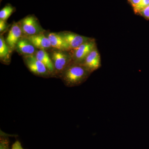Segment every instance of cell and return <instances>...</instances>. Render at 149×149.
<instances>
[{
    "instance_id": "cell-1",
    "label": "cell",
    "mask_w": 149,
    "mask_h": 149,
    "mask_svg": "<svg viewBox=\"0 0 149 149\" xmlns=\"http://www.w3.org/2000/svg\"><path fill=\"white\" fill-rule=\"evenodd\" d=\"M90 73L83 64L73 63L70 65L63 72V79L67 85L72 87L84 82Z\"/></svg>"
},
{
    "instance_id": "cell-2",
    "label": "cell",
    "mask_w": 149,
    "mask_h": 149,
    "mask_svg": "<svg viewBox=\"0 0 149 149\" xmlns=\"http://www.w3.org/2000/svg\"><path fill=\"white\" fill-rule=\"evenodd\" d=\"M20 25L22 34L26 37L41 34L43 31L37 19L33 15H28L24 17L21 20Z\"/></svg>"
},
{
    "instance_id": "cell-3",
    "label": "cell",
    "mask_w": 149,
    "mask_h": 149,
    "mask_svg": "<svg viewBox=\"0 0 149 149\" xmlns=\"http://www.w3.org/2000/svg\"><path fill=\"white\" fill-rule=\"evenodd\" d=\"M65 51H55L52 53V61L54 69L58 72L63 73L70 65L72 60L70 56Z\"/></svg>"
},
{
    "instance_id": "cell-4",
    "label": "cell",
    "mask_w": 149,
    "mask_h": 149,
    "mask_svg": "<svg viewBox=\"0 0 149 149\" xmlns=\"http://www.w3.org/2000/svg\"><path fill=\"white\" fill-rule=\"evenodd\" d=\"M95 48V42L91 40L72 50L73 53L71 58L74 63L83 64L85 58Z\"/></svg>"
},
{
    "instance_id": "cell-5",
    "label": "cell",
    "mask_w": 149,
    "mask_h": 149,
    "mask_svg": "<svg viewBox=\"0 0 149 149\" xmlns=\"http://www.w3.org/2000/svg\"><path fill=\"white\" fill-rule=\"evenodd\" d=\"M24 60L28 69L34 74L45 76L50 72L45 65L37 59L35 55L25 56Z\"/></svg>"
},
{
    "instance_id": "cell-6",
    "label": "cell",
    "mask_w": 149,
    "mask_h": 149,
    "mask_svg": "<svg viewBox=\"0 0 149 149\" xmlns=\"http://www.w3.org/2000/svg\"><path fill=\"white\" fill-rule=\"evenodd\" d=\"M60 34L69 46L70 50L76 49L83 43L91 40L88 37L72 32H64L60 33Z\"/></svg>"
},
{
    "instance_id": "cell-7",
    "label": "cell",
    "mask_w": 149,
    "mask_h": 149,
    "mask_svg": "<svg viewBox=\"0 0 149 149\" xmlns=\"http://www.w3.org/2000/svg\"><path fill=\"white\" fill-rule=\"evenodd\" d=\"M83 64L91 72L98 69L100 67V57L96 48L89 54L84 61Z\"/></svg>"
},
{
    "instance_id": "cell-8",
    "label": "cell",
    "mask_w": 149,
    "mask_h": 149,
    "mask_svg": "<svg viewBox=\"0 0 149 149\" xmlns=\"http://www.w3.org/2000/svg\"><path fill=\"white\" fill-rule=\"evenodd\" d=\"M22 32L21 26L17 23H14L9 32L6 39V43L11 49L16 47L17 43L21 38Z\"/></svg>"
},
{
    "instance_id": "cell-9",
    "label": "cell",
    "mask_w": 149,
    "mask_h": 149,
    "mask_svg": "<svg viewBox=\"0 0 149 149\" xmlns=\"http://www.w3.org/2000/svg\"><path fill=\"white\" fill-rule=\"evenodd\" d=\"M35 48L40 50H45L52 47L51 42L48 37L42 33L38 35L25 37Z\"/></svg>"
},
{
    "instance_id": "cell-10",
    "label": "cell",
    "mask_w": 149,
    "mask_h": 149,
    "mask_svg": "<svg viewBox=\"0 0 149 149\" xmlns=\"http://www.w3.org/2000/svg\"><path fill=\"white\" fill-rule=\"evenodd\" d=\"M48 38L51 42V45L53 47L58 50H69V46L66 44L60 34L51 33L48 35Z\"/></svg>"
},
{
    "instance_id": "cell-11",
    "label": "cell",
    "mask_w": 149,
    "mask_h": 149,
    "mask_svg": "<svg viewBox=\"0 0 149 149\" xmlns=\"http://www.w3.org/2000/svg\"><path fill=\"white\" fill-rule=\"evenodd\" d=\"M16 47L19 53L26 56L34 54L35 51V47L25 37L19 39Z\"/></svg>"
},
{
    "instance_id": "cell-12",
    "label": "cell",
    "mask_w": 149,
    "mask_h": 149,
    "mask_svg": "<svg viewBox=\"0 0 149 149\" xmlns=\"http://www.w3.org/2000/svg\"><path fill=\"white\" fill-rule=\"evenodd\" d=\"M35 56L37 59L45 65L49 72H54L55 69L53 63L52 59L45 50H40L37 51Z\"/></svg>"
},
{
    "instance_id": "cell-13",
    "label": "cell",
    "mask_w": 149,
    "mask_h": 149,
    "mask_svg": "<svg viewBox=\"0 0 149 149\" xmlns=\"http://www.w3.org/2000/svg\"><path fill=\"white\" fill-rule=\"evenodd\" d=\"M15 10V8L8 4L1 10L0 11V19L5 21L12 14Z\"/></svg>"
},
{
    "instance_id": "cell-14",
    "label": "cell",
    "mask_w": 149,
    "mask_h": 149,
    "mask_svg": "<svg viewBox=\"0 0 149 149\" xmlns=\"http://www.w3.org/2000/svg\"><path fill=\"white\" fill-rule=\"evenodd\" d=\"M8 45L3 38L1 36L0 38V57L1 59L5 60L8 58L9 54V49Z\"/></svg>"
},
{
    "instance_id": "cell-15",
    "label": "cell",
    "mask_w": 149,
    "mask_h": 149,
    "mask_svg": "<svg viewBox=\"0 0 149 149\" xmlns=\"http://www.w3.org/2000/svg\"><path fill=\"white\" fill-rule=\"evenodd\" d=\"M149 5V0H141L139 4L133 8L135 12L140 13L144 9L146 8Z\"/></svg>"
},
{
    "instance_id": "cell-16",
    "label": "cell",
    "mask_w": 149,
    "mask_h": 149,
    "mask_svg": "<svg viewBox=\"0 0 149 149\" xmlns=\"http://www.w3.org/2000/svg\"><path fill=\"white\" fill-rule=\"evenodd\" d=\"M10 141L8 138L1 135L0 138V149H9Z\"/></svg>"
},
{
    "instance_id": "cell-17",
    "label": "cell",
    "mask_w": 149,
    "mask_h": 149,
    "mask_svg": "<svg viewBox=\"0 0 149 149\" xmlns=\"http://www.w3.org/2000/svg\"><path fill=\"white\" fill-rule=\"evenodd\" d=\"M140 13L146 18L149 19V5L144 9Z\"/></svg>"
},
{
    "instance_id": "cell-18",
    "label": "cell",
    "mask_w": 149,
    "mask_h": 149,
    "mask_svg": "<svg viewBox=\"0 0 149 149\" xmlns=\"http://www.w3.org/2000/svg\"><path fill=\"white\" fill-rule=\"evenodd\" d=\"M11 149H25L22 147L21 143L19 141H17L14 143Z\"/></svg>"
},
{
    "instance_id": "cell-19",
    "label": "cell",
    "mask_w": 149,
    "mask_h": 149,
    "mask_svg": "<svg viewBox=\"0 0 149 149\" xmlns=\"http://www.w3.org/2000/svg\"><path fill=\"white\" fill-rule=\"evenodd\" d=\"M6 28V24L5 21L0 19V32H2Z\"/></svg>"
},
{
    "instance_id": "cell-20",
    "label": "cell",
    "mask_w": 149,
    "mask_h": 149,
    "mask_svg": "<svg viewBox=\"0 0 149 149\" xmlns=\"http://www.w3.org/2000/svg\"><path fill=\"white\" fill-rule=\"evenodd\" d=\"M130 2L131 3V5L133 6V7H135L141 1V0H129Z\"/></svg>"
}]
</instances>
